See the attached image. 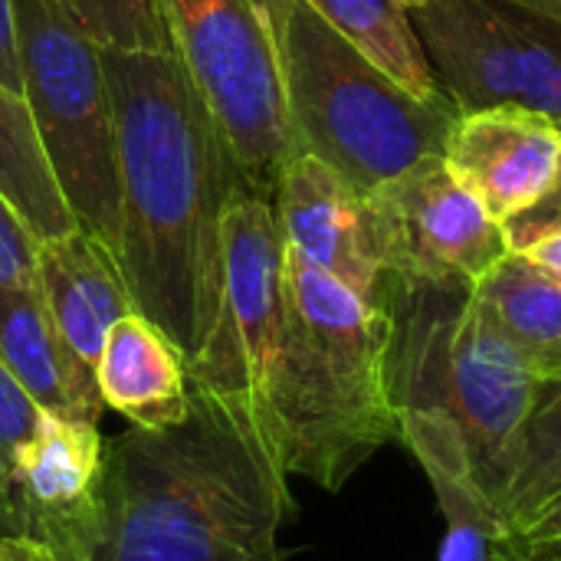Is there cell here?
I'll return each mask as SVG.
<instances>
[{
  "instance_id": "obj_15",
  "label": "cell",
  "mask_w": 561,
  "mask_h": 561,
  "mask_svg": "<svg viewBox=\"0 0 561 561\" xmlns=\"http://www.w3.org/2000/svg\"><path fill=\"white\" fill-rule=\"evenodd\" d=\"M398 437L424 467L447 523L437 561H519V539L477 483L457 431L431 414H404Z\"/></svg>"
},
{
  "instance_id": "obj_5",
  "label": "cell",
  "mask_w": 561,
  "mask_h": 561,
  "mask_svg": "<svg viewBox=\"0 0 561 561\" xmlns=\"http://www.w3.org/2000/svg\"><path fill=\"white\" fill-rule=\"evenodd\" d=\"M296 154L335 168L371 194L411 164L444 154L454 102H424L342 39L306 0H283L270 23Z\"/></svg>"
},
{
  "instance_id": "obj_21",
  "label": "cell",
  "mask_w": 561,
  "mask_h": 561,
  "mask_svg": "<svg viewBox=\"0 0 561 561\" xmlns=\"http://www.w3.org/2000/svg\"><path fill=\"white\" fill-rule=\"evenodd\" d=\"M561 496V375L542 378L529 417L523 424L503 516L513 533H523L552 500Z\"/></svg>"
},
{
  "instance_id": "obj_22",
  "label": "cell",
  "mask_w": 561,
  "mask_h": 561,
  "mask_svg": "<svg viewBox=\"0 0 561 561\" xmlns=\"http://www.w3.org/2000/svg\"><path fill=\"white\" fill-rule=\"evenodd\" d=\"M102 49L174 53L158 0H59ZM178 56V53H174Z\"/></svg>"
},
{
  "instance_id": "obj_20",
  "label": "cell",
  "mask_w": 561,
  "mask_h": 561,
  "mask_svg": "<svg viewBox=\"0 0 561 561\" xmlns=\"http://www.w3.org/2000/svg\"><path fill=\"white\" fill-rule=\"evenodd\" d=\"M0 194L16 207L30 230L43 240H56L76 230V217L49 171L43 145L36 138L23 95L0 82Z\"/></svg>"
},
{
  "instance_id": "obj_31",
  "label": "cell",
  "mask_w": 561,
  "mask_h": 561,
  "mask_svg": "<svg viewBox=\"0 0 561 561\" xmlns=\"http://www.w3.org/2000/svg\"><path fill=\"white\" fill-rule=\"evenodd\" d=\"M506 3H516V7H526L533 13H542V16H552L561 23V0H506Z\"/></svg>"
},
{
  "instance_id": "obj_26",
  "label": "cell",
  "mask_w": 561,
  "mask_h": 561,
  "mask_svg": "<svg viewBox=\"0 0 561 561\" xmlns=\"http://www.w3.org/2000/svg\"><path fill=\"white\" fill-rule=\"evenodd\" d=\"M0 82L23 95L20 82V59H16V20H13V0H0Z\"/></svg>"
},
{
  "instance_id": "obj_13",
  "label": "cell",
  "mask_w": 561,
  "mask_h": 561,
  "mask_svg": "<svg viewBox=\"0 0 561 561\" xmlns=\"http://www.w3.org/2000/svg\"><path fill=\"white\" fill-rule=\"evenodd\" d=\"M273 210L286 250L342 279L375 302L385 276L368 201L335 168L312 154H296L273 191Z\"/></svg>"
},
{
  "instance_id": "obj_6",
  "label": "cell",
  "mask_w": 561,
  "mask_h": 561,
  "mask_svg": "<svg viewBox=\"0 0 561 561\" xmlns=\"http://www.w3.org/2000/svg\"><path fill=\"white\" fill-rule=\"evenodd\" d=\"M23 102L76 224L115 256L122 187L102 46L59 0H13Z\"/></svg>"
},
{
  "instance_id": "obj_3",
  "label": "cell",
  "mask_w": 561,
  "mask_h": 561,
  "mask_svg": "<svg viewBox=\"0 0 561 561\" xmlns=\"http://www.w3.org/2000/svg\"><path fill=\"white\" fill-rule=\"evenodd\" d=\"M375 306L388 319L385 381L394 424L447 421L483 493L503 510L536 371L477 299V283L385 270Z\"/></svg>"
},
{
  "instance_id": "obj_27",
  "label": "cell",
  "mask_w": 561,
  "mask_h": 561,
  "mask_svg": "<svg viewBox=\"0 0 561 561\" xmlns=\"http://www.w3.org/2000/svg\"><path fill=\"white\" fill-rule=\"evenodd\" d=\"M519 542L526 546H549V542H561V496L552 500L523 533H516Z\"/></svg>"
},
{
  "instance_id": "obj_14",
  "label": "cell",
  "mask_w": 561,
  "mask_h": 561,
  "mask_svg": "<svg viewBox=\"0 0 561 561\" xmlns=\"http://www.w3.org/2000/svg\"><path fill=\"white\" fill-rule=\"evenodd\" d=\"M36 289L72 365L89 385H95V365L112 325L135 312L112 250L82 227L43 240L36 256Z\"/></svg>"
},
{
  "instance_id": "obj_11",
  "label": "cell",
  "mask_w": 561,
  "mask_h": 561,
  "mask_svg": "<svg viewBox=\"0 0 561 561\" xmlns=\"http://www.w3.org/2000/svg\"><path fill=\"white\" fill-rule=\"evenodd\" d=\"M105 473V437L95 421L46 414L13 463V503L23 536L53 561H72L85 546Z\"/></svg>"
},
{
  "instance_id": "obj_17",
  "label": "cell",
  "mask_w": 561,
  "mask_h": 561,
  "mask_svg": "<svg viewBox=\"0 0 561 561\" xmlns=\"http://www.w3.org/2000/svg\"><path fill=\"white\" fill-rule=\"evenodd\" d=\"M0 365L46 414L99 424V391L72 365L36 286H0Z\"/></svg>"
},
{
  "instance_id": "obj_12",
  "label": "cell",
  "mask_w": 561,
  "mask_h": 561,
  "mask_svg": "<svg viewBox=\"0 0 561 561\" xmlns=\"http://www.w3.org/2000/svg\"><path fill=\"white\" fill-rule=\"evenodd\" d=\"M450 174L506 224L539 204L561 164V128L549 115L526 108L460 112L444 141Z\"/></svg>"
},
{
  "instance_id": "obj_16",
  "label": "cell",
  "mask_w": 561,
  "mask_h": 561,
  "mask_svg": "<svg viewBox=\"0 0 561 561\" xmlns=\"http://www.w3.org/2000/svg\"><path fill=\"white\" fill-rule=\"evenodd\" d=\"M95 388L105 411L131 427H168L191 411V378L181 352L145 316L118 319L95 365Z\"/></svg>"
},
{
  "instance_id": "obj_34",
  "label": "cell",
  "mask_w": 561,
  "mask_h": 561,
  "mask_svg": "<svg viewBox=\"0 0 561 561\" xmlns=\"http://www.w3.org/2000/svg\"><path fill=\"white\" fill-rule=\"evenodd\" d=\"M559 128H561V122H559Z\"/></svg>"
},
{
  "instance_id": "obj_25",
  "label": "cell",
  "mask_w": 561,
  "mask_h": 561,
  "mask_svg": "<svg viewBox=\"0 0 561 561\" xmlns=\"http://www.w3.org/2000/svg\"><path fill=\"white\" fill-rule=\"evenodd\" d=\"M559 227H561V164H559V178H556L552 191H549L539 204H533L529 210H523L519 217L506 220V224H503V233H506L510 250H513V253H523V250H526V247H533L539 237H546V233H552V230H559Z\"/></svg>"
},
{
  "instance_id": "obj_9",
  "label": "cell",
  "mask_w": 561,
  "mask_h": 561,
  "mask_svg": "<svg viewBox=\"0 0 561 561\" xmlns=\"http://www.w3.org/2000/svg\"><path fill=\"white\" fill-rule=\"evenodd\" d=\"M431 69L460 112L561 122V23L506 0H408Z\"/></svg>"
},
{
  "instance_id": "obj_10",
  "label": "cell",
  "mask_w": 561,
  "mask_h": 561,
  "mask_svg": "<svg viewBox=\"0 0 561 561\" xmlns=\"http://www.w3.org/2000/svg\"><path fill=\"white\" fill-rule=\"evenodd\" d=\"M385 270L480 283L510 243L483 204L450 174L444 154L421 158L365 194Z\"/></svg>"
},
{
  "instance_id": "obj_28",
  "label": "cell",
  "mask_w": 561,
  "mask_h": 561,
  "mask_svg": "<svg viewBox=\"0 0 561 561\" xmlns=\"http://www.w3.org/2000/svg\"><path fill=\"white\" fill-rule=\"evenodd\" d=\"M0 561H53V556L30 536H3Z\"/></svg>"
},
{
  "instance_id": "obj_7",
  "label": "cell",
  "mask_w": 561,
  "mask_h": 561,
  "mask_svg": "<svg viewBox=\"0 0 561 561\" xmlns=\"http://www.w3.org/2000/svg\"><path fill=\"white\" fill-rule=\"evenodd\" d=\"M174 53L227 135L250 187L273 201L296 138L279 56L253 0H158Z\"/></svg>"
},
{
  "instance_id": "obj_30",
  "label": "cell",
  "mask_w": 561,
  "mask_h": 561,
  "mask_svg": "<svg viewBox=\"0 0 561 561\" xmlns=\"http://www.w3.org/2000/svg\"><path fill=\"white\" fill-rule=\"evenodd\" d=\"M519 561H561V542H549V546L519 542Z\"/></svg>"
},
{
  "instance_id": "obj_2",
  "label": "cell",
  "mask_w": 561,
  "mask_h": 561,
  "mask_svg": "<svg viewBox=\"0 0 561 561\" xmlns=\"http://www.w3.org/2000/svg\"><path fill=\"white\" fill-rule=\"evenodd\" d=\"M289 477L253 417L191 385L168 427L105 440L95 523L72 561H283Z\"/></svg>"
},
{
  "instance_id": "obj_23",
  "label": "cell",
  "mask_w": 561,
  "mask_h": 561,
  "mask_svg": "<svg viewBox=\"0 0 561 561\" xmlns=\"http://www.w3.org/2000/svg\"><path fill=\"white\" fill-rule=\"evenodd\" d=\"M39 417H43V408L36 404V398L0 365V510L10 513L16 523H20V513L13 503V463H16V454L36 434Z\"/></svg>"
},
{
  "instance_id": "obj_8",
  "label": "cell",
  "mask_w": 561,
  "mask_h": 561,
  "mask_svg": "<svg viewBox=\"0 0 561 561\" xmlns=\"http://www.w3.org/2000/svg\"><path fill=\"white\" fill-rule=\"evenodd\" d=\"M286 332V240L273 201L243 194L224 217L220 319L204 355L187 368L191 385L247 411L263 434Z\"/></svg>"
},
{
  "instance_id": "obj_29",
  "label": "cell",
  "mask_w": 561,
  "mask_h": 561,
  "mask_svg": "<svg viewBox=\"0 0 561 561\" xmlns=\"http://www.w3.org/2000/svg\"><path fill=\"white\" fill-rule=\"evenodd\" d=\"M533 263H539V266H546V270H552V273H559L561 276V227L559 230H552V233H546V237H539L533 247H526L523 250Z\"/></svg>"
},
{
  "instance_id": "obj_18",
  "label": "cell",
  "mask_w": 561,
  "mask_h": 561,
  "mask_svg": "<svg viewBox=\"0 0 561 561\" xmlns=\"http://www.w3.org/2000/svg\"><path fill=\"white\" fill-rule=\"evenodd\" d=\"M477 299L496 329L519 348L536 378L561 375V276L526 253L503 256L480 283Z\"/></svg>"
},
{
  "instance_id": "obj_24",
  "label": "cell",
  "mask_w": 561,
  "mask_h": 561,
  "mask_svg": "<svg viewBox=\"0 0 561 561\" xmlns=\"http://www.w3.org/2000/svg\"><path fill=\"white\" fill-rule=\"evenodd\" d=\"M39 237L16 214V207L0 194V286L30 289L36 286Z\"/></svg>"
},
{
  "instance_id": "obj_4",
  "label": "cell",
  "mask_w": 561,
  "mask_h": 561,
  "mask_svg": "<svg viewBox=\"0 0 561 561\" xmlns=\"http://www.w3.org/2000/svg\"><path fill=\"white\" fill-rule=\"evenodd\" d=\"M289 332L263 437L286 477L335 493L398 437L385 381L388 319L286 250Z\"/></svg>"
},
{
  "instance_id": "obj_32",
  "label": "cell",
  "mask_w": 561,
  "mask_h": 561,
  "mask_svg": "<svg viewBox=\"0 0 561 561\" xmlns=\"http://www.w3.org/2000/svg\"><path fill=\"white\" fill-rule=\"evenodd\" d=\"M256 3V10L266 16V23H273L276 20V13L283 10V0H253Z\"/></svg>"
},
{
  "instance_id": "obj_19",
  "label": "cell",
  "mask_w": 561,
  "mask_h": 561,
  "mask_svg": "<svg viewBox=\"0 0 561 561\" xmlns=\"http://www.w3.org/2000/svg\"><path fill=\"white\" fill-rule=\"evenodd\" d=\"M342 39L424 102H454L437 82L408 0H306Z\"/></svg>"
},
{
  "instance_id": "obj_33",
  "label": "cell",
  "mask_w": 561,
  "mask_h": 561,
  "mask_svg": "<svg viewBox=\"0 0 561 561\" xmlns=\"http://www.w3.org/2000/svg\"><path fill=\"white\" fill-rule=\"evenodd\" d=\"M3 536H23V529H20V523H16L10 513L0 510V539H3Z\"/></svg>"
},
{
  "instance_id": "obj_1",
  "label": "cell",
  "mask_w": 561,
  "mask_h": 561,
  "mask_svg": "<svg viewBox=\"0 0 561 561\" xmlns=\"http://www.w3.org/2000/svg\"><path fill=\"white\" fill-rule=\"evenodd\" d=\"M118 148L115 263L138 316L191 368L220 319L224 217L256 194L174 53L102 49Z\"/></svg>"
}]
</instances>
